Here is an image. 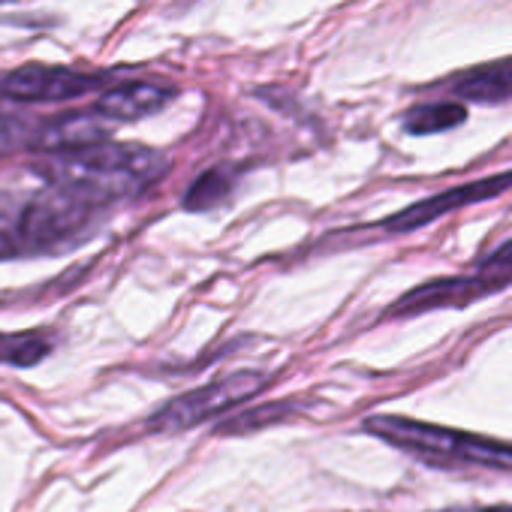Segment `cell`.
I'll list each match as a JSON object with an SVG mask.
<instances>
[{
  "instance_id": "obj_1",
  "label": "cell",
  "mask_w": 512,
  "mask_h": 512,
  "mask_svg": "<svg viewBox=\"0 0 512 512\" xmlns=\"http://www.w3.org/2000/svg\"><path fill=\"white\" fill-rule=\"evenodd\" d=\"M49 187L85 196L97 205L115 199H136L163 181L169 172V157L145 145L100 142L85 151L55 154L37 166Z\"/></svg>"
},
{
  "instance_id": "obj_2",
  "label": "cell",
  "mask_w": 512,
  "mask_h": 512,
  "mask_svg": "<svg viewBox=\"0 0 512 512\" xmlns=\"http://www.w3.org/2000/svg\"><path fill=\"white\" fill-rule=\"evenodd\" d=\"M103 205L46 187L25 202H0V260L61 253L97 232Z\"/></svg>"
},
{
  "instance_id": "obj_3",
  "label": "cell",
  "mask_w": 512,
  "mask_h": 512,
  "mask_svg": "<svg viewBox=\"0 0 512 512\" xmlns=\"http://www.w3.org/2000/svg\"><path fill=\"white\" fill-rule=\"evenodd\" d=\"M377 440L419 458L431 467H482V470H512V443L485 434H470L461 428H446L434 422H419L398 413H377L362 422Z\"/></svg>"
},
{
  "instance_id": "obj_4",
  "label": "cell",
  "mask_w": 512,
  "mask_h": 512,
  "mask_svg": "<svg viewBox=\"0 0 512 512\" xmlns=\"http://www.w3.org/2000/svg\"><path fill=\"white\" fill-rule=\"evenodd\" d=\"M263 386H266V374H260V371H232V374L217 377L214 383H208L202 389H193V392L178 395L169 404H163L148 419V428L157 434L190 431V428L214 419L217 413H226L235 404L253 398Z\"/></svg>"
},
{
  "instance_id": "obj_5",
  "label": "cell",
  "mask_w": 512,
  "mask_h": 512,
  "mask_svg": "<svg viewBox=\"0 0 512 512\" xmlns=\"http://www.w3.org/2000/svg\"><path fill=\"white\" fill-rule=\"evenodd\" d=\"M512 190V169L506 172H494V175H485V178H476V181H467V184H458V187H449V190H440L434 196H425L407 208H401L398 214L386 217L380 223V229L392 232V235H404V232H413V229H422L452 211H461V208H470V205H479V202H491L503 193Z\"/></svg>"
},
{
  "instance_id": "obj_6",
  "label": "cell",
  "mask_w": 512,
  "mask_h": 512,
  "mask_svg": "<svg viewBox=\"0 0 512 512\" xmlns=\"http://www.w3.org/2000/svg\"><path fill=\"white\" fill-rule=\"evenodd\" d=\"M512 284V275H455V278H434L410 293H404L395 305L386 308V320H401V317H419L428 311L440 308H467L473 302H482L503 287Z\"/></svg>"
},
{
  "instance_id": "obj_7",
  "label": "cell",
  "mask_w": 512,
  "mask_h": 512,
  "mask_svg": "<svg viewBox=\"0 0 512 512\" xmlns=\"http://www.w3.org/2000/svg\"><path fill=\"white\" fill-rule=\"evenodd\" d=\"M100 85H103L100 76L73 67L25 64L0 82V97H7L13 103H67L97 91Z\"/></svg>"
},
{
  "instance_id": "obj_8",
  "label": "cell",
  "mask_w": 512,
  "mask_h": 512,
  "mask_svg": "<svg viewBox=\"0 0 512 512\" xmlns=\"http://www.w3.org/2000/svg\"><path fill=\"white\" fill-rule=\"evenodd\" d=\"M106 139H109L106 118H100L97 112H73V115H61V118L49 121L46 127H40L31 139V148L55 157V154L85 151Z\"/></svg>"
},
{
  "instance_id": "obj_9",
  "label": "cell",
  "mask_w": 512,
  "mask_h": 512,
  "mask_svg": "<svg viewBox=\"0 0 512 512\" xmlns=\"http://www.w3.org/2000/svg\"><path fill=\"white\" fill-rule=\"evenodd\" d=\"M443 88L464 103H479V106L512 103V58H497V61L461 70L449 76Z\"/></svg>"
},
{
  "instance_id": "obj_10",
  "label": "cell",
  "mask_w": 512,
  "mask_h": 512,
  "mask_svg": "<svg viewBox=\"0 0 512 512\" xmlns=\"http://www.w3.org/2000/svg\"><path fill=\"white\" fill-rule=\"evenodd\" d=\"M178 97V88L154 85V82H127L112 91H106L94 112L106 121H139L148 115H157L166 103Z\"/></svg>"
},
{
  "instance_id": "obj_11",
  "label": "cell",
  "mask_w": 512,
  "mask_h": 512,
  "mask_svg": "<svg viewBox=\"0 0 512 512\" xmlns=\"http://www.w3.org/2000/svg\"><path fill=\"white\" fill-rule=\"evenodd\" d=\"M467 121V106L458 100H431V103H416L404 112L401 127L410 136H434L455 130Z\"/></svg>"
},
{
  "instance_id": "obj_12",
  "label": "cell",
  "mask_w": 512,
  "mask_h": 512,
  "mask_svg": "<svg viewBox=\"0 0 512 512\" xmlns=\"http://www.w3.org/2000/svg\"><path fill=\"white\" fill-rule=\"evenodd\" d=\"M52 353V344L40 332H0V365L34 368Z\"/></svg>"
},
{
  "instance_id": "obj_13",
  "label": "cell",
  "mask_w": 512,
  "mask_h": 512,
  "mask_svg": "<svg viewBox=\"0 0 512 512\" xmlns=\"http://www.w3.org/2000/svg\"><path fill=\"white\" fill-rule=\"evenodd\" d=\"M229 193H232V175L226 169H208L187 187L184 208L187 211H208V208H217Z\"/></svg>"
},
{
  "instance_id": "obj_14",
  "label": "cell",
  "mask_w": 512,
  "mask_h": 512,
  "mask_svg": "<svg viewBox=\"0 0 512 512\" xmlns=\"http://www.w3.org/2000/svg\"><path fill=\"white\" fill-rule=\"evenodd\" d=\"M34 127L16 115H7V112H0V157H7V154H16L19 148H28L31 139H34Z\"/></svg>"
},
{
  "instance_id": "obj_15",
  "label": "cell",
  "mask_w": 512,
  "mask_h": 512,
  "mask_svg": "<svg viewBox=\"0 0 512 512\" xmlns=\"http://www.w3.org/2000/svg\"><path fill=\"white\" fill-rule=\"evenodd\" d=\"M281 410H287V404H272V407H256V410H247V413H241V416H235L232 422H226L223 425V431H256L260 425H272V422H278L281 419Z\"/></svg>"
},
{
  "instance_id": "obj_16",
  "label": "cell",
  "mask_w": 512,
  "mask_h": 512,
  "mask_svg": "<svg viewBox=\"0 0 512 512\" xmlns=\"http://www.w3.org/2000/svg\"><path fill=\"white\" fill-rule=\"evenodd\" d=\"M476 272L482 275H512V238L503 241L500 247H494L491 253H485Z\"/></svg>"
},
{
  "instance_id": "obj_17",
  "label": "cell",
  "mask_w": 512,
  "mask_h": 512,
  "mask_svg": "<svg viewBox=\"0 0 512 512\" xmlns=\"http://www.w3.org/2000/svg\"><path fill=\"white\" fill-rule=\"evenodd\" d=\"M443 512H512V503H497V506H461V509H443Z\"/></svg>"
},
{
  "instance_id": "obj_18",
  "label": "cell",
  "mask_w": 512,
  "mask_h": 512,
  "mask_svg": "<svg viewBox=\"0 0 512 512\" xmlns=\"http://www.w3.org/2000/svg\"><path fill=\"white\" fill-rule=\"evenodd\" d=\"M0 4H13V0H0Z\"/></svg>"
}]
</instances>
